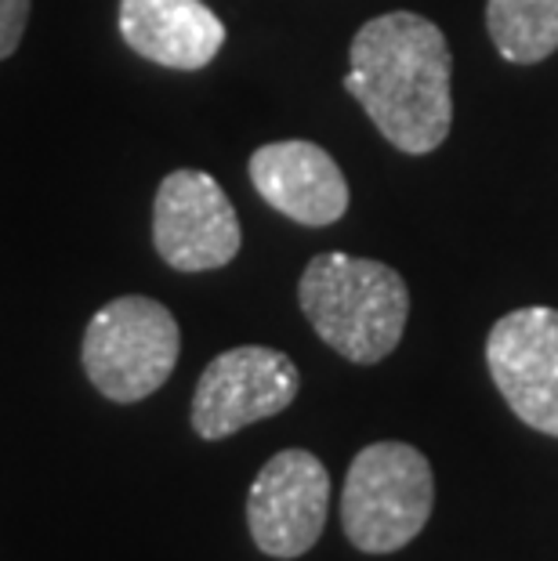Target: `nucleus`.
<instances>
[{
    "mask_svg": "<svg viewBox=\"0 0 558 561\" xmlns=\"http://www.w3.org/2000/svg\"><path fill=\"white\" fill-rule=\"evenodd\" d=\"M182 352V330L168 305L127 294L102 305L84 330L88 380L110 402H141L168 385Z\"/></svg>",
    "mask_w": 558,
    "mask_h": 561,
    "instance_id": "obj_4",
    "label": "nucleus"
},
{
    "mask_svg": "<svg viewBox=\"0 0 558 561\" xmlns=\"http://www.w3.org/2000/svg\"><path fill=\"white\" fill-rule=\"evenodd\" d=\"M344 88L374 127L410 157L439 149L454 124V55L443 30L413 11L377 15L355 33Z\"/></svg>",
    "mask_w": 558,
    "mask_h": 561,
    "instance_id": "obj_1",
    "label": "nucleus"
},
{
    "mask_svg": "<svg viewBox=\"0 0 558 561\" xmlns=\"http://www.w3.org/2000/svg\"><path fill=\"white\" fill-rule=\"evenodd\" d=\"M301 374L283 355L265 344L221 352L210 359L193 391V432L207 442L229 438L265 416L283 413L298 399Z\"/></svg>",
    "mask_w": 558,
    "mask_h": 561,
    "instance_id": "obj_5",
    "label": "nucleus"
},
{
    "mask_svg": "<svg viewBox=\"0 0 558 561\" xmlns=\"http://www.w3.org/2000/svg\"><path fill=\"white\" fill-rule=\"evenodd\" d=\"M298 301L319 341L363 366L396 352L410 316V290L399 272L352 254H319L308 261Z\"/></svg>",
    "mask_w": 558,
    "mask_h": 561,
    "instance_id": "obj_2",
    "label": "nucleus"
},
{
    "mask_svg": "<svg viewBox=\"0 0 558 561\" xmlns=\"http://www.w3.org/2000/svg\"><path fill=\"white\" fill-rule=\"evenodd\" d=\"M493 385L522 424L558 438V312L519 308L493 322L486 341Z\"/></svg>",
    "mask_w": 558,
    "mask_h": 561,
    "instance_id": "obj_8",
    "label": "nucleus"
},
{
    "mask_svg": "<svg viewBox=\"0 0 558 561\" xmlns=\"http://www.w3.org/2000/svg\"><path fill=\"white\" fill-rule=\"evenodd\" d=\"M33 0H0V62L19 51L22 33L30 26Z\"/></svg>",
    "mask_w": 558,
    "mask_h": 561,
    "instance_id": "obj_12",
    "label": "nucleus"
},
{
    "mask_svg": "<svg viewBox=\"0 0 558 561\" xmlns=\"http://www.w3.org/2000/svg\"><path fill=\"white\" fill-rule=\"evenodd\" d=\"M240 218L207 171H171L152 203V247L174 272L225 268L240 254Z\"/></svg>",
    "mask_w": 558,
    "mask_h": 561,
    "instance_id": "obj_6",
    "label": "nucleus"
},
{
    "mask_svg": "<svg viewBox=\"0 0 558 561\" xmlns=\"http://www.w3.org/2000/svg\"><path fill=\"white\" fill-rule=\"evenodd\" d=\"M330 507V474L308 449L276 453L247 496V525L261 554L301 558L323 536Z\"/></svg>",
    "mask_w": 558,
    "mask_h": 561,
    "instance_id": "obj_7",
    "label": "nucleus"
},
{
    "mask_svg": "<svg viewBox=\"0 0 558 561\" xmlns=\"http://www.w3.org/2000/svg\"><path fill=\"white\" fill-rule=\"evenodd\" d=\"M486 26L508 62H544L558 51V0H490Z\"/></svg>",
    "mask_w": 558,
    "mask_h": 561,
    "instance_id": "obj_11",
    "label": "nucleus"
},
{
    "mask_svg": "<svg viewBox=\"0 0 558 561\" xmlns=\"http://www.w3.org/2000/svg\"><path fill=\"white\" fill-rule=\"evenodd\" d=\"M251 185L272 210L312 229L334 225L349 210V182L316 141L291 138L261 146L251 157Z\"/></svg>",
    "mask_w": 558,
    "mask_h": 561,
    "instance_id": "obj_9",
    "label": "nucleus"
},
{
    "mask_svg": "<svg viewBox=\"0 0 558 561\" xmlns=\"http://www.w3.org/2000/svg\"><path fill=\"white\" fill-rule=\"evenodd\" d=\"M432 463L407 442H374L355 453L341 493V525L363 554L407 547L432 518Z\"/></svg>",
    "mask_w": 558,
    "mask_h": 561,
    "instance_id": "obj_3",
    "label": "nucleus"
},
{
    "mask_svg": "<svg viewBox=\"0 0 558 561\" xmlns=\"http://www.w3.org/2000/svg\"><path fill=\"white\" fill-rule=\"evenodd\" d=\"M121 37L149 62L193 73L215 62L225 26L204 0H121Z\"/></svg>",
    "mask_w": 558,
    "mask_h": 561,
    "instance_id": "obj_10",
    "label": "nucleus"
}]
</instances>
